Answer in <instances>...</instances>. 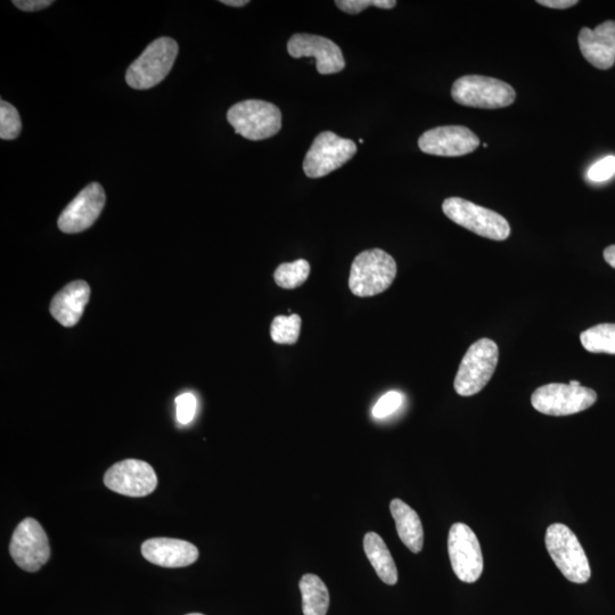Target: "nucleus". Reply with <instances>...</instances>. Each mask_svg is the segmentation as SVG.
Here are the masks:
<instances>
[{"label": "nucleus", "instance_id": "obj_7", "mask_svg": "<svg viewBox=\"0 0 615 615\" xmlns=\"http://www.w3.org/2000/svg\"><path fill=\"white\" fill-rule=\"evenodd\" d=\"M442 210L455 224L486 239L505 241L511 235V226L503 216L470 201L449 198L442 204Z\"/></svg>", "mask_w": 615, "mask_h": 615}, {"label": "nucleus", "instance_id": "obj_14", "mask_svg": "<svg viewBox=\"0 0 615 615\" xmlns=\"http://www.w3.org/2000/svg\"><path fill=\"white\" fill-rule=\"evenodd\" d=\"M418 146L422 152L437 157H463L478 149L480 139L464 126H444L425 131Z\"/></svg>", "mask_w": 615, "mask_h": 615}, {"label": "nucleus", "instance_id": "obj_35", "mask_svg": "<svg viewBox=\"0 0 615 615\" xmlns=\"http://www.w3.org/2000/svg\"><path fill=\"white\" fill-rule=\"evenodd\" d=\"M187 615H204V614H201V613H191V614H187Z\"/></svg>", "mask_w": 615, "mask_h": 615}, {"label": "nucleus", "instance_id": "obj_8", "mask_svg": "<svg viewBox=\"0 0 615 615\" xmlns=\"http://www.w3.org/2000/svg\"><path fill=\"white\" fill-rule=\"evenodd\" d=\"M597 400V393L586 387L551 383L538 388L531 397L537 412L551 416H568L584 412Z\"/></svg>", "mask_w": 615, "mask_h": 615}, {"label": "nucleus", "instance_id": "obj_12", "mask_svg": "<svg viewBox=\"0 0 615 615\" xmlns=\"http://www.w3.org/2000/svg\"><path fill=\"white\" fill-rule=\"evenodd\" d=\"M104 485L123 496L145 497L157 489L158 477L150 464L126 459L106 471Z\"/></svg>", "mask_w": 615, "mask_h": 615}, {"label": "nucleus", "instance_id": "obj_2", "mask_svg": "<svg viewBox=\"0 0 615 615\" xmlns=\"http://www.w3.org/2000/svg\"><path fill=\"white\" fill-rule=\"evenodd\" d=\"M546 548L563 576L574 584H586L592 577L587 555L577 536L561 523L549 526L545 537Z\"/></svg>", "mask_w": 615, "mask_h": 615}, {"label": "nucleus", "instance_id": "obj_18", "mask_svg": "<svg viewBox=\"0 0 615 615\" xmlns=\"http://www.w3.org/2000/svg\"><path fill=\"white\" fill-rule=\"evenodd\" d=\"M90 298V286L85 281H75L55 295L51 303V314L64 327L79 323Z\"/></svg>", "mask_w": 615, "mask_h": 615}, {"label": "nucleus", "instance_id": "obj_13", "mask_svg": "<svg viewBox=\"0 0 615 615\" xmlns=\"http://www.w3.org/2000/svg\"><path fill=\"white\" fill-rule=\"evenodd\" d=\"M105 202L103 187L98 183L89 184L63 210L57 226L65 234L84 232L101 216Z\"/></svg>", "mask_w": 615, "mask_h": 615}, {"label": "nucleus", "instance_id": "obj_24", "mask_svg": "<svg viewBox=\"0 0 615 615\" xmlns=\"http://www.w3.org/2000/svg\"><path fill=\"white\" fill-rule=\"evenodd\" d=\"M301 317L299 315L277 316L270 326V336L277 344H294L300 338Z\"/></svg>", "mask_w": 615, "mask_h": 615}, {"label": "nucleus", "instance_id": "obj_19", "mask_svg": "<svg viewBox=\"0 0 615 615\" xmlns=\"http://www.w3.org/2000/svg\"><path fill=\"white\" fill-rule=\"evenodd\" d=\"M399 538L410 552L420 553L424 544V531L420 516L403 500L393 499L390 504Z\"/></svg>", "mask_w": 615, "mask_h": 615}, {"label": "nucleus", "instance_id": "obj_33", "mask_svg": "<svg viewBox=\"0 0 615 615\" xmlns=\"http://www.w3.org/2000/svg\"><path fill=\"white\" fill-rule=\"evenodd\" d=\"M220 3L232 7H243L249 4V0H221Z\"/></svg>", "mask_w": 615, "mask_h": 615}, {"label": "nucleus", "instance_id": "obj_28", "mask_svg": "<svg viewBox=\"0 0 615 615\" xmlns=\"http://www.w3.org/2000/svg\"><path fill=\"white\" fill-rule=\"evenodd\" d=\"M177 406V421L182 425L190 424L195 417L196 407H198V401H196L193 393H183L176 399Z\"/></svg>", "mask_w": 615, "mask_h": 615}, {"label": "nucleus", "instance_id": "obj_16", "mask_svg": "<svg viewBox=\"0 0 615 615\" xmlns=\"http://www.w3.org/2000/svg\"><path fill=\"white\" fill-rule=\"evenodd\" d=\"M142 554L152 564L162 568L190 567L199 559V549L182 539L152 538L144 541Z\"/></svg>", "mask_w": 615, "mask_h": 615}, {"label": "nucleus", "instance_id": "obj_3", "mask_svg": "<svg viewBox=\"0 0 615 615\" xmlns=\"http://www.w3.org/2000/svg\"><path fill=\"white\" fill-rule=\"evenodd\" d=\"M177 41L168 37L154 40L126 73L127 84L137 90L151 89L169 75L177 59Z\"/></svg>", "mask_w": 615, "mask_h": 615}, {"label": "nucleus", "instance_id": "obj_11", "mask_svg": "<svg viewBox=\"0 0 615 615\" xmlns=\"http://www.w3.org/2000/svg\"><path fill=\"white\" fill-rule=\"evenodd\" d=\"M10 553L19 567L27 572H37L51 557V546L43 527L35 519L23 520L15 529Z\"/></svg>", "mask_w": 615, "mask_h": 615}, {"label": "nucleus", "instance_id": "obj_34", "mask_svg": "<svg viewBox=\"0 0 615 615\" xmlns=\"http://www.w3.org/2000/svg\"><path fill=\"white\" fill-rule=\"evenodd\" d=\"M569 384L574 385V387H579L580 383L578 381L572 380Z\"/></svg>", "mask_w": 615, "mask_h": 615}, {"label": "nucleus", "instance_id": "obj_27", "mask_svg": "<svg viewBox=\"0 0 615 615\" xmlns=\"http://www.w3.org/2000/svg\"><path fill=\"white\" fill-rule=\"evenodd\" d=\"M401 403H403V396H401L399 392H388L387 395H384L379 401H377L373 408V416L377 418V420L388 417L396 412V410L401 406Z\"/></svg>", "mask_w": 615, "mask_h": 615}, {"label": "nucleus", "instance_id": "obj_21", "mask_svg": "<svg viewBox=\"0 0 615 615\" xmlns=\"http://www.w3.org/2000/svg\"><path fill=\"white\" fill-rule=\"evenodd\" d=\"M302 611L305 615H326L330 608V594L323 580L306 574L300 580Z\"/></svg>", "mask_w": 615, "mask_h": 615}, {"label": "nucleus", "instance_id": "obj_17", "mask_svg": "<svg viewBox=\"0 0 615 615\" xmlns=\"http://www.w3.org/2000/svg\"><path fill=\"white\" fill-rule=\"evenodd\" d=\"M578 43L581 54L595 68L611 69L615 63V21H606L594 30L582 28Z\"/></svg>", "mask_w": 615, "mask_h": 615}, {"label": "nucleus", "instance_id": "obj_32", "mask_svg": "<svg viewBox=\"0 0 615 615\" xmlns=\"http://www.w3.org/2000/svg\"><path fill=\"white\" fill-rule=\"evenodd\" d=\"M604 259L615 269V245H611L604 250Z\"/></svg>", "mask_w": 615, "mask_h": 615}, {"label": "nucleus", "instance_id": "obj_5", "mask_svg": "<svg viewBox=\"0 0 615 615\" xmlns=\"http://www.w3.org/2000/svg\"><path fill=\"white\" fill-rule=\"evenodd\" d=\"M499 358L497 344L489 339H481L467 350L455 377L454 388L459 396L477 395L491 380L496 371Z\"/></svg>", "mask_w": 615, "mask_h": 615}, {"label": "nucleus", "instance_id": "obj_29", "mask_svg": "<svg viewBox=\"0 0 615 615\" xmlns=\"http://www.w3.org/2000/svg\"><path fill=\"white\" fill-rule=\"evenodd\" d=\"M615 175V157H606L594 164L588 171V178L601 183Z\"/></svg>", "mask_w": 615, "mask_h": 615}, {"label": "nucleus", "instance_id": "obj_1", "mask_svg": "<svg viewBox=\"0 0 615 615\" xmlns=\"http://www.w3.org/2000/svg\"><path fill=\"white\" fill-rule=\"evenodd\" d=\"M396 276V260L389 253L380 249L367 250L352 262L349 289L359 298L374 297L387 291Z\"/></svg>", "mask_w": 615, "mask_h": 615}, {"label": "nucleus", "instance_id": "obj_22", "mask_svg": "<svg viewBox=\"0 0 615 615\" xmlns=\"http://www.w3.org/2000/svg\"><path fill=\"white\" fill-rule=\"evenodd\" d=\"M582 347L592 354L615 355V324H600L580 335Z\"/></svg>", "mask_w": 615, "mask_h": 615}, {"label": "nucleus", "instance_id": "obj_4", "mask_svg": "<svg viewBox=\"0 0 615 615\" xmlns=\"http://www.w3.org/2000/svg\"><path fill=\"white\" fill-rule=\"evenodd\" d=\"M227 120L236 134L257 142L275 136L282 129V113L276 105L248 100L237 103L228 110Z\"/></svg>", "mask_w": 615, "mask_h": 615}, {"label": "nucleus", "instance_id": "obj_31", "mask_svg": "<svg viewBox=\"0 0 615 615\" xmlns=\"http://www.w3.org/2000/svg\"><path fill=\"white\" fill-rule=\"evenodd\" d=\"M578 3L577 0H538L537 2L539 5L554 8V10H567Z\"/></svg>", "mask_w": 615, "mask_h": 615}, {"label": "nucleus", "instance_id": "obj_25", "mask_svg": "<svg viewBox=\"0 0 615 615\" xmlns=\"http://www.w3.org/2000/svg\"><path fill=\"white\" fill-rule=\"evenodd\" d=\"M22 130V121L19 111L5 101L0 102V138L4 141H13L18 138Z\"/></svg>", "mask_w": 615, "mask_h": 615}, {"label": "nucleus", "instance_id": "obj_23", "mask_svg": "<svg viewBox=\"0 0 615 615\" xmlns=\"http://www.w3.org/2000/svg\"><path fill=\"white\" fill-rule=\"evenodd\" d=\"M310 274L309 262L305 259L286 262L275 270L274 278L278 286L285 290L298 289L299 286L305 284Z\"/></svg>", "mask_w": 615, "mask_h": 615}, {"label": "nucleus", "instance_id": "obj_20", "mask_svg": "<svg viewBox=\"0 0 615 615\" xmlns=\"http://www.w3.org/2000/svg\"><path fill=\"white\" fill-rule=\"evenodd\" d=\"M364 551L373 565L377 576L384 584L393 586L398 582V570L387 544L375 532H368L364 538Z\"/></svg>", "mask_w": 615, "mask_h": 615}, {"label": "nucleus", "instance_id": "obj_30", "mask_svg": "<svg viewBox=\"0 0 615 615\" xmlns=\"http://www.w3.org/2000/svg\"><path fill=\"white\" fill-rule=\"evenodd\" d=\"M13 4L24 12H38L54 4L52 0H14Z\"/></svg>", "mask_w": 615, "mask_h": 615}, {"label": "nucleus", "instance_id": "obj_9", "mask_svg": "<svg viewBox=\"0 0 615 615\" xmlns=\"http://www.w3.org/2000/svg\"><path fill=\"white\" fill-rule=\"evenodd\" d=\"M356 153L354 141L341 138L332 131H324L311 145L303 161V171L309 178L325 177L354 158Z\"/></svg>", "mask_w": 615, "mask_h": 615}, {"label": "nucleus", "instance_id": "obj_6", "mask_svg": "<svg viewBox=\"0 0 615 615\" xmlns=\"http://www.w3.org/2000/svg\"><path fill=\"white\" fill-rule=\"evenodd\" d=\"M453 100L469 108L502 109L515 102L516 93L502 80L483 76H464L451 88Z\"/></svg>", "mask_w": 615, "mask_h": 615}, {"label": "nucleus", "instance_id": "obj_15", "mask_svg": "<svg viewBox=\"0 0 615 615\" xmlns=\"http://www.w3.org/2000/svg\"><path fill=\"white\" fill-rule=\"evenodd\" d=\"M287 52L293 59L315 57L317 70L321 75H333L346 68L341 48L325 37L297 34L287 43Z\"/></svg>", "mask_w": 615, "mask_h": 615}, {"label": "nucleus", "instance_id": "obj_10", "mask_svg": "<svg viewBox=\"0 0 615 615\" xmlns=\"http://www.w3.org/2000/svg\"><path fill=\"white\" fill-rule=\"evenodd\" d=\"M448 552L457 578L466 584L478 581L483 572V556L477 535L464 523L450 528Z\"/></svg>", "mask_w": 615, "mask_h": 615}, {"label": "nucleus", "instance_id": "obj_26", "mask_svg": "<svg viewBox=\"0 0 615 615\" xmlns=\"http://www.w3.org/2000/svg\"><path fill=\"white\" fill-rule=\"evenodd\" d=\"M335 5L348 14H358L371 6L391 10L397 2L396 0H336Z\"/></svg>", "mask_w": 615, "mask_h": 615}]
</instances>
